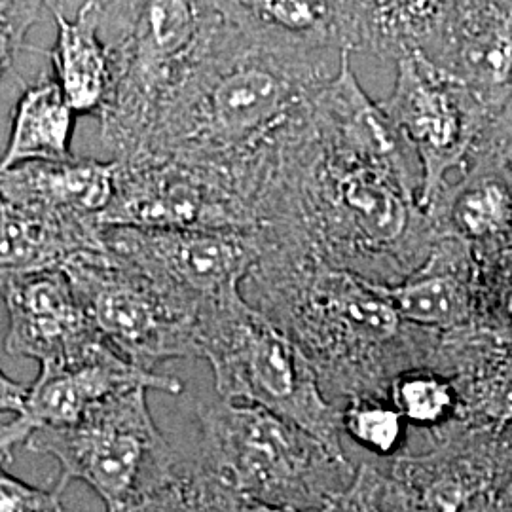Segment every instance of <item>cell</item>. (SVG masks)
I'll list each match as a JSON object with an SVG mask.
<instances>
[{"label": "cell", "mask_w": 512, "mask_h": 512, "mask_svg": "<svg viewBox=\"0 0 512 512\" xmlns=\"http://www.w3.org/2000/svg\"><path fill=\"white\" fill-rule=\"evenodd\" d=\"M349 55L266 158L255 236L258 247L393 285L440 234L420 203L414 150L361 88Z\"/></svg>", "instance_id": "1"}, {"label": "cell", "mask_w": 512, "mask_h": 512, "mask_svg": "<svg viewBox=\"0 0 512 512\" xmlns=\"http://www.w3.org/2000/svg\"><path fill=\"white\" fill-rule=\"evenodd\" d=\"M329 59L277 50L224 21L131 158L165 156L215 169L255 207L272 148L336 73Z\"/></svg>", "instance_id": "2"}, {"label": "cell", "mask_w": 512, "mask_h": 512, "mask_svg": "<svg viewBox=\"0 0 512 512\" xmlns=\"http://www.w3.org/2000/svg\"><path fill=\"white\" fill-rule=\"evenodd\" d=\"M241 293L308 355L329 399L387 397L401 372L429 366L439 336L365 277L274 247H258Z\"/></svg>", "instance_id": "3"}, {"label": "cell", "mask_w": 512, "mask_h": 512, "mask_svg": "<svg viewBox=\"0 0 512 512\" xmlns=\"http://www.w3.org/2000/svg\"><path fill=\"white\" fill-rule=\"evenodd\" d=\"M188 511H344L357 465L258 404L198 408Z\"/></svg>", "instance_id": "4"}, {"label": "cell", "mask_w": 512, "mask_h": 512, "mask_svg": "<svg viewBox=\"0 0 512 512\" xmlns=\"http://www.w3.org/2000/svg\"><path fill=\"white\" fill-rule=\"evenodd\" d=\"M147 391L112 393L71 425L38 429L27 439V450L59 461L57 492L80 480L109 511H188V459L156 427Z\"/></svg>", "instance_id": "5"}, {"label": "cell", "mask_w": 512, "mask_h": 512, "mask_svg": "<svg viewBox=\"0 0 512 512\" xmlns=\"http://www.w3.org/2000/svg\"><path fill=\"white\" fill-rule=\"evenodd\" d=\"M222 23L213 0H112L103 6L112 88L99 122L114 160L139 150L156 110Z\"/></svg>", "instance_id": "6"}, {"label": "cell", "mask_w": 512, "mask_h": 512, "mask_svg": "<svg viewBox=\"0 0 512 512\" xmlns=\"http://www.w3.org/2000/svg\"><path fill=\"white\" fill-rule=\"evenodd\" d=\"M198 357L211 365L222 399L258 404L348 456L342 408L330 401L308 355L243 294L198 317Z\"/></svg>", "instance_id": "7"}, {"label": "cell", "mask_w": 512, "mask_h": 512, "mask_svg": "<svg viewBox=\"0 0 512 512\" xmlns=\"http://www.w3.org/2000/svg\"><path fill=\"white\" fill-rule=\"evenodd\" d=\"M97 330L133 365L154 370L198 357V315L160 291L110 249L80 251L61 264Z\"/></svg>", "instance_id": "8"}, {"label": "cell", "mask_w": 512, "mask_h": 512, "mask_svg": "<svg viewBox=\"0 0 512 512\" xmlns=\"http://www.w3.org/2000/svg\"><path fill=\"white\" fill-rule=\"evenodd\" d=\"M103 226L255 232L253 203L215 169L165 156L116 160Z\"/></svg>", "instance_id": "9"}, {"label": "cell", "mask_w": 512, "mask_h": 512, "mask_svg": "<svg viewBox=\"0 0 512 512\" xmlns=\"http://www.w3.org/2000/svg\"><path fill=\"white\" fill-rule=\"evenodd\" d=\"M395 67L393 92L380 105L420 162V203L427 207L448 173L471 160L492 112L423 52L399 57Z\"/></svg>", "instance_id": "10"}, {"label": "cell", "mask_w": 512, "mask_h": 512, "mask_svg": "<svg viewBox=\"0 0 512 512\" xmlns=\"http://www.w3.org/2000/svg\"><path fill=\"white\" fill-rule=\"evenodd\" d=\"M105 245L198 317L243 294L258 256L255 232L232 230L105 226Z\"/></svg>", "instance_id": "11"}, {"label": "cell", "mask_w": 512, "mask_h": 512, "mask_svg": "<svg viewBox=\"0 0 512 512\" xmlns=\"http://www.w3.org/2000/svg\"><path fill=\"white\" fill-rule=\"evenodd\" d=\"M131 387L179 395L183 382L133 365L112 346L80 363L40 365V374L35 384L29 385L21 412L0 427V459L10 465L16 448L38 429L71 425L97 401Z\"/></svg>", "instance_id": "12"}, {"label": "cell", "mask_w": 512, "mask_h": 512, "mask_svg": "<svg viewBox=\"0 0 512 512\" xmlns=\"http://www.w3.org/2000/svg\"><path fill=\"white\" fill-rule=\"evenodd\" d=\"M2 300L8 310L4 348L40 365H71L110 346L80 302L63 268L19 275Z\"/></svg>", "instance_id": "13"}, {"label": "cell", "mask_w": 512, "mask_h": 512, "mask_svg": "<svg viewBox=\"0 0 512 512\" xmlns=\"http://www.w3.org/2000/svg\"><path fill=\"white\" fill-rule=\"evenodd\" d=\"M116 160H31L0 167V194L29 217L65 228L105 249L101 217L114 196Z\"/></svg>", "instance_id": "14"}, {"label": "cell", "mask_w": 512, "mask_h": 512, "mask_svg": "<svg viewBox=\"0 0 512 512\" xmlns=\"http://www.w3.org/2000/svg\"><path fill=\"white\" fill-rule=\"evenodd\" d=\"M490 109L512 99V0H456L423 52Z\"/></svg>", "instance_id": "15"}, {"label": "cell", "mask_w": 512, "mask_h": 512, "mask_svg": "<svg viewBox=\"0 0 512 512\" xmlns=\"http://www.w3.org/2000/svg\"><path fill=\"white\" fill-rule=\"evenodd\" d=\"M376 285L404 321L418 327L454 330L475 317L473 258L456 238L440 236L416 272L393 285Z\"/></svg>", "instance_id": "16"}, {"label": "cell", "mask_w": 512, "mask_h": 512, "mask_svg": "<svg viewBox=\"0 0 512 512\" xmlns=\"http://www.w3.org/2000/svg\"><path fill=\"white\" fill-rule=\"evenodd\" d=\"M456 0H338L342 52L397 61L425 52Z\"/></svg>", "instance_id": "17"}, {"label": "cell", "mask_w": 512, "mask_h": 512, "mask_svg": "<svg viewBox=\"0 0 512 512\" xmlns=\"http://www.w3.org/2000/svg\"><path fill=\"white\" fill-rule=\"evenodd\" d=\"M245 35L294 54L340 55L338 0H213Z\"/></svg>", "instance_id": "18"}, {"label": "cell", "mask_w": 512, "mask_h": 512, "mask_svg": "<svg viewBox=\"0 0 512 512\" xmlns=\"http://www.w3.org/2000/svg\"><path fill=\"white\" fill-rule=\"evenodd\" d=\"M103 6L99 0H86L74 19L65 16L59 0H52L48 6L57 23L52 50L55 80L76 114L97 118L112 88L109 50L101 35Z\"/></svg>", "instance_id": "19"}, {"label": "cell", "mask_w": 512, "mask_h": 512, "mask_svg": "<svg viewBox=\"0 0 512 512\" xmlns=\"http://www.w3.org/2000/svg\"><path fill=\"white\" fill-rule=\"evenodd\" d=\"M440 236L467 247L512 230V183L488 158H475L456 184H444L425 207Z\"/></svg>", "instance_id": "20"}, {"label": "cell", "mask_w": 512, "mask_h": 512, "mask_svg": "<svg viewBox=\"0 0 512 512\" xmlns=\"http://www.w3.org/2000/svg\"><path fill=\"white\" fill-rule=\"evenodd\" d=\"M74 124L76 110L67 101L59 82L42 74L19 97L0 167H12L31 160L73 158Z\"/></svg>", "instance_id": "21"}, {"label": "cell", "mask_w": 512, "mask_h": 512, "mask_svg": "<svg viewBox=\"0 0 512 512\" xmlns=\"http://www.w3.org/2000/svg\"><path fill=\"white\" fill-rule=\"evenodd\" d=\"M80 251L93 249L73 232L25 215L0 194V296L19 275L61 268Z\"/></svg>", "instance_id": "22"}, {"label": "cell", "mask_w": 512, "mask_h": 512, "mask_svg": "<svg viewBox=\"0 0 512 512\" xmlns=\"http://www.w3.org/2000/svg\"><path fill=\"white\" fill-rule=\"evenodd\" d=\"M387 399L406 423L420 433H431L461 416V401L454 380L429 366L401 372L387 391Z\"/></svg>", "instance_id": "23"}, {"label": "cell", "mask_w": 512, "mask_h": 512, "mask_svg": "<svg viewBox=\"0 0 512 512\" xmlns=\"http://www.w3.org/2000/svg\"><path fill=\"white\" fill-rule=\"evenodd\" d=\"M408 423L387 397H353L342 408L344 435L374 458H393L408 450Z\"/></svg>", "instance_id": "24"}, {"label": "cell", "mask_w": 512, "mask_h": 512, "mask_svg": "<svg viewBox=\"0 0 512 512\" xmlns=\"http://www.w3.org/2000/svg\"><path fill=\"white\" fill-rule=\"evenodd\" d=\"M461 401V416L475 414L486 420H512V370H501L480 380H454Z\"/></svg>", "instance_id": "25"}, {"label": "cell", "mask_w": 512, "mask_h": 512, "mask_svg": "<svg viewBox=\"0 0 512 512\" xmlns=\"http://www.w3.org/2000/svg\"><path fill=\"white\" fill-rule=\"evenodd\" d=\"M52 0H0V82L12 69L25 38Z\"/></svg>", "instance_id": "26"}, {"label": "cell", "mask_w": 512, "mask_h": 512, "mask_svg": "<svg viewBox=\"0 0 512 512\" xmlns=\"http://www.w3.org/2000/svg\"><path fill=\"white\" fill-rule=\"evenodd\" d=\"M8 463L0 459V512L63 511L61 492H48L25 484L6 471Z\"/></svg>", "instance_id": "27"}, {"label": "cell", "mask_w": 512, "mask_h": 512, "mask_svg": "<svg viewBox=\"0 0 512 512\" xmlns=\"http://www.w3.org/2000/svg\"><path fill=\"white\" fill-rule=\"evenodd\" d=\"M29 395V385L19 384L10 380L2 370H0V412H12L18 414L25 404V399Z\"/></svg>", "instance_id": "28"}, {"label": "cell", "mask_w": 512, "mask_h": 512, "mask_svg": "<svg viewBox=\"0 0 512 512\" xmlns=\"http://www.w3.org/2000/svg\"><path fill=\"white\" fill-rule=\"evenodd\" d=\"M505 310H507L509 317L512 319V291L509 293V296H507V300H505Z\"/></svg>", "instance_id": "29"}]
</instances>
